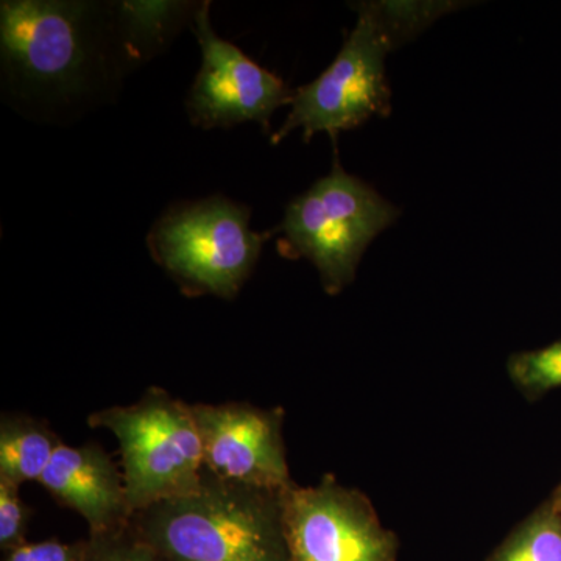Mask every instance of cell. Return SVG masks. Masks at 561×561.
<instances>
[{
    "instance_id": "obj_1",
    "label": "cell",
    "mask_w": 561,
    "mask_h": 561,
    "mask_svg": "<svg viewBox=\"0 0 561 561\" xmlns=\"http://www.w3.org/2000/svg\"><path fill=\"white\" fill-rule=\"evenodd\" d=\"M128 526L169 561H289L283 491L225 481L205 468L192 493L133 513Z\"/></svg>"
},
{
    "instance_id": "obj_3",
    "label": "cell",
    "mask_w": 561,
    "mask_h": 561,
    "mask_svg": "<svg viewBox=\"0 0 561 561\" xmlns=\"http://www.w3.org/2000/svg\"><path fill=\"white\" fill-rule=\"evenodd\" d=\"M268 232L250 228V209L221 195L180 203L147 236L151 257L187 297L232 300L260 260Z\"/></svg>"
},
{
    "instance_id": "obj_4",
    "label": "cell",
    "mask_w": 561,
    "mask_h": 561,
    "mask_svg": "<svg viewBox=\"0 0 561 561\" xmlns=\"http://www.w3.org/2000/svg\"><path fill=\"white\" fill-rule=\"evenodd\" d=\"M88 426L110 431L119 443L131 516L201 485L202 442L191 404L168 390L149 387L130 405L91 413Z\"/></svg>"
},
{
    "instance_id": "obj_10",
    "label": "cell",
    "mask_w": 561,
    "mask_h": 561,
    "mask_svg": "<svg viewBox=\"0 0 561 561\" xmlns=\"http://www.w3.org/2000/svg\"><path fill=\"white\" fill-rule=\"evenodd\" d=\"M38 483L55 501L83 516L90 534L122 529L130 523L124 474L99 443H62Z\"/></svg>"
},
{
    "instance_id": "obj_13",
    "label": "cell",
    "mask_w": 561,
    "mask_h": 561,
    "mask_svg": "<svg viewBox=\"0 0 561 561\" xmlns=\"http://www.w3.org/2000/svg\"><path fill=\"white\" fill-rule=\"evenodd\" d=\"M494 561H561V515L540 508L512 535Z\"/></svg>"
},
{
    "instance_id": "obj_18",
    "label": "cell",
    "mask_w": 561,
    "mask_h": 561,
    "mask_svg": "<svg viewBox=\"0 0 561 561\" xmlns=\"http://www.w3.org/2000/svg\"><path fill=\"white\" fill-rule=\"evenodd\" d=\"M2 561H84L87 540L62 542L46 540L25 542L9 552H3Z\"/></svg>"
},
{
    "instance_id": "obj_8",
    "label": "cell",
    "mask_w": 561,
    "mask_h": 561,
    "mask_svg": "<svg viewBox=\"0 0 561 561\" xmlns=\"http://www.w3.org/2000/svg\"><path fill=\"white\" fill-rule=\"evenodd\" d=\"M209 2H201L191 27L201 44L202 66L187 95L192 124L213 130L245 122L271 131L273 113L290 105L294 94L283 80L261 68L234 44L216 35L209 18Z\"/></svg>"
},
{
    "instance_id": "obj_14",
    "label": "cell",
    "mask_w": 561,
    "mask_h": 561,
    "mask_svg": "<svg viewBox=\"0 0 561 561\" xmlns=\"http://www.w3.org/2000/svg\"><path fill=\"white\" fill-rule=\"evenodd\" d=\"M507 375L529 401L561 389V341L545 348L512 354L507 360Z\"/></svg>"
},
{
    "instance_id": "obj_11",
    "label": "cell",
    "mask_w": 561,
    "mask_h": 561,
    "mask_svg": "<svg viewBox=\"0 0 561 561\" xmlns=\"http://www.w3.org/2000/svg\"><path fill=\"white\" fill-rule=\"evenodd\" d=\"M198 3L168 0H124L113 3L114 18L125 61L140 65L168 47L183 27L192 21Z\"/></svg>"
},
{
    "instance_id": "obj_16",
    "label": "cell",
    "mask_w": 561,
    "mask_h": 561,
    "mask_svg": "<svg viewBox=\"0 0 561 561\" xmlns=\"http://www.w3.org/2000/svg\"><path fill=\"white\" fill-rule=\"evenodd\" d=\"M84 561H169L136 537L130 526L90 534Z\"/></svg>"
},
{
    "instance_id": "obj_6",
    "label": "cell",
    "mask_w": 561,
    "mask_h": 561,
    "mask_svg": "<svg viewBox=\"0 0 561 561\" xmlns=\"http://www.w3.org/2000/svg\"><path fill=\"white\" fill-rule=\"evenodd\" d=\"M98 11L91 2L3 0V69L18 84L36 94H77L94 65Z\"/></svg>"
},
{
    "instance_id": "obj_5",
    "label": "cell",
    "mask_w": 561,
    "mask_h": 561,
    "mask_svg": "<svg viewBox=\"0 0 561 561\" xmlns=\"http://www.w3.org/2000/svg\"><path fill=\"white\" fill-rule=\"evenodd\" d=\"M353 9L357 22L341 51L319 79L295 92L290 113L273 136V144L295 130H302L306 142L317 133H328L337 140L342 131L360 127L373 116H389L391 91L386 58L397 44L370 2L354 3Z\"/></svg>"
},
{
    "instance_id": "obj_12",
    "label": "cell",
    "mask_w": 561,
    "mask_h": 561,
    "mask_svg": "<svg viewBox=\"0 0 561 561\" xmlns=\"http://www.w3.org/2000/svg\"><path fill=\"white\" fill-rule=\"evenodd\" d=\"M62 445L46 420L27 413L7 412L0 416V478L22 485L39 482L55 453Z\"/></svg>"
},
{
    "instance_id": "obj_15",
    "label": "cell",
    "mask_w": 561,
    "mask_h": 561,
    "mask_svg": "<svg viewBox=\"0 0 561 561\" xmlns=\"http://www.w3.org/2000/svg\"><path fill=\"white\" fill-rule=\"evenodd\" d=\"M376 16L397 47L426 31L443 14L459 9L457 2H370Z\"/></svg>"
},
{
    "instance_id": "obj_17",
    "label": "cell",
    "mask_w": 561,
    "mask_h": 561,
    "mask_svg": "<svg viewBox=\"0 0 561 561\" xmlns=\"http://www.w3.org/2000/svg\"><path fill=\"white\" fill-rule=\"evenodd\" d=\"M33 511L21 496V485L0 478V549L9 552L27 542Z\"/></svg>"
},
{
    "instance_id": "obj_7",
    "label": "cell",
    "mask_w": 561,
    "mask_h": 561,
    "mask_svg": "<svg viewBox=\"0 0 561 561\" xmlns=\"http://www.w3.org/2000/svg\"><path fill=\"white\" fill-rule=\"evenodd\" d=\"M289 561H397V538L360 490L332 474L283 491Z\"/></svg>"
},
{
    "instance_id": "obj_19",
    "label": "cell",
    "mask_w": 561,
    "mask_h": 561,
    "mask_svg": "<svg viewBox=\"0 0 561 561\" xmlns=\"http://www.w3.org/2000/svg\"><path fill=\"white\" fill-rule=\"evenodd\" d=\"M552 507L561 515V486L559 491H557L556 497H553Z\"/></svg>"
},
{
    "instance_id": "obj_9",
    "label": "cell",
    "mask_w": 561,
    "mask_h": 561,
    "mask_svg": "<svg viewBox=\"0 0 561 561\" xmlns=\"http://www.w3.org/2000/svg\"><path fill=\"white\" fill-rule=\"evenodd\" d=\"M202 442L203 468L225 481L284 491L294 485L284 443L283 408L250 402L191 404Z\"/></svg>"
},
{
    "instance_id": "obj_2",
    "label": "cell",
    "mask_w": 561,
    "mask_h": 561,
    "mask_svg": "<svg viewBox=\"0 0 561 561\" xmlns=\"http://www.w3.org/2000/svg\"><path fill=\"white\" fill-rule=\"evenodd\" d=\"M398 217L397 206L350 175L335 158L327 176L287 205L280 251L311 261L324 291L339 295L356 278L365 250Z\"/></svg>"
}]
</instances>
